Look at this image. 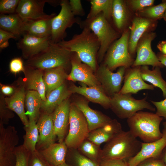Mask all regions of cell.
<instances>
[{
    "mask_svg": "<svg viewBox=\"0 0 166 166\" xmlns=\"http://www.w3.org/2000/svg\"><path fill=\"white\" fill-rule=\"evenodd\" d=\"M80 26L82 29L81 33L74 35L69 40H64L57 44L71 52L76 53L83 63L89 66L96 73L98 67L97 58L100 42L88 26Z\"/></svg>",
    "mask_w": 166,
    "mask_h": 166,
    "instance_id": "cell-1",
    "label": "cell"
},
{
    "mask_svg": "<svg viewBox=\"0 0 166 166\" xmlns=\"http://www.w3.org/2000/svg\"><path fill=\"white\" fill-rule=\"evenodd\" d=\"M163 118L156 114L148 112L140 111L127 119L129 130L136 138L143 142L148 143L157 140L163 135L160 130V125Z\"/></svg>",
    "mask_w": 166,
    "mask_h": 166,
    "instance_id": "cell-2",
    "label": "cell"
},
{
    "mask_svg": "<svg viewBox=\"0 0 166 166\" xmlns=\"http://www.w3.org/2000/svg\"><path fill=\"white\" fill-rule=\"evenodd\" d=\"M141 145V142L129 131L123 130L106 143L102 149L101 162L113 159L128 160L139 152Z\"/></svg>",
    "mask_w": 166,
    "mask_h": 166,
    "instance_id": "cell-3",
    "label": "cell"
},
{
    "mask_svg": "<svg viewBox=\"0 0 166 166\" xmlns=\"http://www.w3.org/2000/svg\"><path fill=\"white\" fill-rule=\"evenodd\" d=\"M73 52L57 44H50L45 51L30 59V67L42 70L61 67L65 69L71 67Z\"/></svg>",
    "mask_w": 166,
    "mask_h": 166,
    "instance_id": "cell-4",
    "label": "cell"
},
{
    "mask_svg": "<svg viewBox=\"0 0 166 166\" xmlns=\"http://www.w3.org/2000/svg\"><path fill=\"white\" fill-rule=\"evenodd\" d=\"M81 25L88 26L97 37L100 43L97 61L101 63L109 47L117 38V33L102 13L91 19L81 21L79 25Z\"/></svg>",
    "mask_w": 166,
    "mask_h": 166,
    "instance_id": "cell-5",
    "label": "cell"
},
{
    "mask_svg": "<svg viewBox=\"0 0 166 166\" xmlns=\"http://www.w3.org/2000/svg\"><path fill=\"white\" fill-rule=\"evenodd\" d=\"M131 95L118 93L110 98V108L118 117L128 119L144 109L155 111V108L146 101L147 97L137 100Z\"/></svg>",
    "mask_w": 166,
    "mask_h": 166,
    "instance_id": "cell-6",
    "label": "cell"
},
{
    "mask_svg": "<svg viewBox=\"0 0 166 166\" xmlns=\"http://www.w3.org/2000/svg\"><path fill=\"white\" fill-rule=\"evenodd\" d=\"M129 35L128 31L124 30L121 37L111 44L106 53L103 64L112 71L121 66L128 68L134 62L128 50Z\"/></svg>",
    "mask_w": 166,
    "mask_h": 166,
    "instance_id": "cell-7",
    "label": "cell"
},
{
    "mask_svg": "<svg viewBox=\"0 0 166 166\" xmlns=\"http://www.w3.org/2000/svg\"><path fill=\"white\" fill-rule=\"evenodd\" d=\"M89 132L84 115L73 102L71 103L69 131L64 140L68 148L77 149L87 139Z\"/></svg>",
    "mask_w": 166,
    "mask_h": 166,
    "instance_id": "cell-8",
    "label": "cell"
},
{
    "mask_svg": "<svg viewBox=\"0 0 166 166\" xmlns=\"http://www.w3.org/2000/svg\"><path fill=\"white\" fill-rule=\"evenodd\" d=\"M60 6V12L52 21L50 41L52 44H57L64 40L66 36V29L75 23L79 25L81 22L72 13L69 1L61 0Z\"/></svg>",
    "mask_w": 166,
    "mask_h": 166,
    "instance_id": "cell-9",
    "label": "cell"
},
{
    "mask_svg": "<svg viewBox=\"0 0 166 166\" xmlns=\"http://www.w3.org/2000/svg\"><path fill=\"white\" fill-rule=\"evenodd\" d=\"M19 140L15 127L0 123V166H15V150Z\"/></svg>",
    "mask_w": 166,
    "mask_h": 166,
    "instance_id": "cell-10",
    "label": "cell"
},
{
    "mask_svg": "<svg viewBox=\"0 0 166 166\" xmlns=\"http://www.w3.org/2000/svg\"><path fill=\"white\" fill-rule=\"evenodd\" d=\"M126 69L120 67L114 73L103 63L98 66L95 75L105 93L110 98L120 92Z\"/></svg>",
    "mask_w": 166,
    "mask_h": 166,
    "instance_id": "cell-11",
    "label": "cell"
},
{
    "mask_svg": "<svg viewBox=\"0 0 166 166\" xmlns=\"http://www.w3.org/2000/svg\"><path fill=\"white\" fill-rule=\"evenodd\" d=\"M71 63V70L67 80L80 81L89 87L101 86L92 68L83 63L75 53L73 52Z\"/></svg>",
    "mask_w": 166,
    "mask_h": 166,
    "instance_id": "cell-12",
    "label": "cell"
},
{
    "mask_svg": "<svg viewBox=\"0 0 166 166\" xmlns=\"http://www.w3.org/2000/svg\"><path fill=\"white\" fill-rule=\"evenodd\" d=\"M155 36L154 33L147 34L139 41L136 50V57L132 67L148 65L155 67H164L151 47V42Z\"/></svg>",
    "mask_w": 166,
    "mask_h": 166,
    "instance_id": "cell-13",
    "label": "cell"
},
{
    "mask_svg": "<svg viewBox=\"0 0 166 166\" xmlns=\"http://www.w3.org/2000/svg\"><path fill=\"white\" fill-rule=\"evenodd\" d=\"M163 136L156 141L148 142H141V148L134 157L128 160V166H137L144 160L150 158H157L160 156L166 147V129L164 128Z\"/></svg>",
    "mask_w": 166,
    "mask_h": 166,
    "instance_id": "cell-14",
    "label": "cell"
},
{
    "mask_svg": "<svg viewBox=\"0 0 166 166\" xmlns=\"http://www.w3.org/2000/svg\"><path fill=\"white\" fill-rule=\"evenodd\" d=\"M39 138L36 149L40 151L55 143L57 140L52 118V113L42 112L37 122Z\"/></svg>",
    "mask_w": 166,
    "mask_h": 166,
    "instance_id": "cell-15",
    "label": "cell"
},
{
    "mask_svg": "<svg viewBox=\"0 0 166 166\" xmlns=\"http://www.w3.org/2000/svg\"><path fill=\"white\" fill-rule=\"evenodd\" d=\"M50 44V37L40 38L25 34L17 45L23 56L30 59L46 50Z\"/></svg>",
    "mask_w": 166,
    "mask_h": 166,
    "instance_id": "cell-16",
    "label": "cell"
},
{
    "mask_svg": "<svg viewBox=\"0 0 166 166\" xmlns=\"http://www.w3.org/2000/svg\"><path fill=\"white\" fill-rule=\"evenodd\" d=\"M71 103L69 98L64 101L52 113L58 142L64 141L68 133Z\"/></svg>",
    "mask_w": 166,
    "mask_h": 166,
    "instance_id": "cell-17",
    "label": "cell"
},
{
    "mask_svg": "<svg viewBox=\"0 0 166 166\" xmlns=\"http://www.w3.org/2000/svg\"><path fill=\"white\" fill-rule=\"evenodd\" d=\"M141 66L126 68L124 77V83L119 93L136 94L144 90H153L155 87L146 83L142 79L140 73Z\"/></svg>",
    "mask_w": 166,
    "mask_h": 166,
    "instance_id": "cell-18",
    "label": "cell"
},
{
    "mask_svg": "<svg viewBox=\"0 0 166 166\" xmlns=\"http://www.w3.org/2000/svg\"><path fill=\"white\" fill-rule=\"evenodd\" d=\"M85 98H78L73 102L82 112L87 121L89 132L101 127L111 121L110 117L91 109Z\"/></svg>",
    "mask_w": 166,
    "mask_h": 166,
    "instance_id": "cell-19",
    "label": "cell"
},
{
    "mask_svg": "<svg viewBox=\"0 0 166 166\" xmlns=\"http://www.w3.org/2000/svg\"><path fill=\"white\" fill-rule=\"evenodd\" d=\"M82 84L78 86L72 84L69 89L72 93L81 95L89 101L98 104L105 109L110 108V98L106 94L101 86L89 87Z\"/></svg>",
    "mask_w": 166,
    "mask_h": 166,
    "instance_id": "cell-20",
    "label": "cell"
},
{
    "mask_svg": "<svg viewBox=\"0 0 166 166\" xmlns=\"http://www.w3.org/2000/svg\"><path fill=\"white\" fill-rule=\"evenodd\" d=\"M56 15L53 13L42 18L23 20V35L25 34L40 38L50 37L52 21Z\"/></svg>",
    "mask_w": 166,
    "mask_h": 166,
    "instance_id": "cell-21",
    "label": "cell"
},
{
    "mask_svg": "<svg viewBox=\"0 0 166 166\" xmlns=\"http://www.w3.org/2000/svg\"><path fill=\"white\" fill-rule=\"evenodd\" d=\"M46 0H20L16 13L23 20L42 18L48 15L44 11Z\"/></svg>",
    "mask_w": 166,
    "mask_h": 166,
    "instance_id": "cell-22",
    "label": "cell"
},
{
    "mask_svg": "<svg viewBox=\"0 0 166 166\" xmlns=\"http://www.w3.org/2000/svg\"><path fill=\"white\" fill-rule=\"evenodd\" d=\"M122 131L120 123L116 119H112L104 126L90 132L87 139L100 146L111 140Z\"/></svg>",
    "mask_w": 166,
    "mask_h": 166,
    "instance_id": "cell-23",
    "label": "cell"
},
{
    "mask_svg": "<svg viewBox=\"0 0 166 166\" xmlns=\"http://www.w3.org/2000/svg\"><path fill=\"white\" fill-rule=\"evenodd\" d=\"M72 93L65 84L51 91L42 102L41 109L42 112L51 114L64 101L69 98Z\"/></svg>",
    "mask_w": 166,
    "mask_h": 166,
    "instance_id": "cell-24",
    "label": "cell"
},
{
    "mask_svg": "<svg viewBox=\"0 0 166 166\" xmlns=\"http://www.w3.org/2000/svg\"><path fill=\"white\" fill-rule=\"evenodd\" d=\"M152 20L137 17L132 21L128 40V50L130 54L134 53L140 39L152 25Z\"/></svg>",
    "mask_w": 166,
    "mask_h": 166,
    "instance_id": "cell-25",
    "label": "cell"
},
{
    "mask_svg": "<svg viewBox=\"0 0 166 166\" xmlns=\"http://www.w3.org/2000/svg\"><path fill=\"white\" fill-rule=\"evenodd\" d=\"M26 93L24 87L17 90L10 97L5 99L7 107L16 113L24 126H27L29 121L25 111Z\"/></svg>",
    "mask_w": 166,
    "mask_h": 166,
    "instance_id": "cell-26",
    "label": "cell"
},
{
    "mask_svg": "<svg viewBox=\"0 0 166 166\" xmlns=\"http://www.w3.org/2000/svg\"><path fill=\"white\" fill-rule=\"evenodd\" d=\"M68 149L64 141L61 143H55L39 151L51 164L53 166H58L65 162Z\"/></svg>",
    "mask_w": 166,
    "mask_h": 166,
    "instance_id": "cell-27",
    "label": "cell"
},
{
    "mask_svg": "<svg viewBox=\"0 0 166 166\" xmlns=\"http://www.w3.org/2000/svg\"><path fill=\"white\" fill-rule=\"evenodd\" d=\"M43 79L46 88V97L53 90L64 83L68 75L61 67L45 70Z\"/></svg>",
    "mask_w": 166,
    "mask_h": 166,
    "instance_id": "cell-28",
    "label": "cell"
},
{
    "mask_svg": "<svg viewBox=\"0 0 166 166\" xmlns=\"http://www.w3.org/2000/svg\"><path fill=\"white\" fill-rule=\"evenodd\" d=\"M42 99L36 91L29 90L26 95L25 107L26 114L29 122H37L40 115Z\"/></svg>",
    "mask_w": 166,
    "mask_h": 166,
    "instance_id": "cell-29",
    "label": "cell"
},
{
    "mask_svg": "<svg viewBox=\"0 0 166 166\" xmlns=\"http://www.w3.org/2000/svg\"><path fill=\"white\" fill-rule=\"evenodd\" d=\"M24 20L17 13L0 14V29L14 34L17 38L22 35Z\"/></svg>",
    "mask_w": 166,
    "mask_h": 166,
    "instance_id": "cell-30",
    "label": "cell"
},
{
    "mask_svg": "<svg viewBox=\"0 0 166 166\" xmlns=\"http://www.w3.org/2000/svg\"><path fill=\"white\" fill-rule=\"evenodd\" d=\"M160 68L157 67L153 70H150L148 65H143L140 67L141 75L144 81L148 82L155 87L160 89L163 97L165 98L166 97V81L162 77Z\"/></svg>",
    "mask_w": 166,
    "mask_h": 166,
    "instance_id": "cell-31",
    "label": "cell"
},
{
    "mask_svg": "<svg viewBox=\"0 0 166 166\" xmlns=\"http://www.w3.org/2000/svg\"><path fill=\"white\" fill-rule=\"evenodd\" d=\"M42 70L35 69L29 71L26 80L27 88L29 90L37 91L42 101L46 98V88L43 79Z\"/></svg>",
    "mask_w": 166,
    "mask_h": 166,
    "instance_id": "cell-32",
    "label": "cell"
},
{
    "mask_svg": "<svg viewBox=\"0 0 166 166\" xmlns=\"http://www.w3.org/2000/svg\"><path fill=\"white\" fill-rule=\"evenodd\" d=\"M90 11L86 19H91L99 14L102 13L109 20L112 18L113 0H91Z\"/></svg>",
    "mask_w": 166,
    "mask_h": 166,
    "instance_id": "cell-33",
    "label": "cell"
},
{
    "mask_svg": "<svg viewBox=\"0 0 166 166\" xmlns=\"http://www.w3.org/2000/svg\"><path fill=\"white\" fill-rule=\"evenodd\" d=\"M25 134L23 136L24 141L22 144L24 147L32 152L35 151L36 146L39 138V132L35 121L29 122L28 125L24 127Z\"/></svg>",
    "mask_w": 166,
    "mask_h": 166,
    "instance_id": "cell-34",
    "label": "cell"
},
{
    "mask_svg": "<svg viewBox=\"0 0 166 166\" xmlns=\"http://www.w3.org/2000/svg\"><path fill=\"white\" fill-rule=\"evenodd\" d=\"M65 162L70 166H100L81 153L76 148H68Z\"/></svg>",
    "mask_w": 166,
    "mask_h": 166,
    "instance_id": "cell-35",
    "label": "cell"
},
{
    "mask_svg": "<svg viewBox=\"0 0 166 166\" xmlns=\"http://www.w3.org/2000/svg\"><path fill=\"white\" fill-rule=\"evenodd\" d=\"M117 29L121 30L124 27L127 20V14L124 2L113 0L112 18Z\"/></svg>",
    "mask_w": 166,
    "mask_h": 166,
    "instance_id": "cell-36",
    "label": "cell"
},
{
    "mask_svg": "<svg viewBox=\"0 0 166 166\" xmlns=\"http://www.w3.org/2000/svg\"><path fill=\"white\" fill-rule=\"evenodd\" d=\"M77 149L85 156L100 164L102 149L100 146L87 139L82 142Z\"/></svg>",
    "mask_w": 166,
    "mask_h": 166,
    "instance_id": "cell-37",
    "label": "cell"
},
{
    "mask_svg": "<svg viewBox=\"0 0 166 166\" xmlns=\"http://www.w3.org/2000/svg\"><path fill=\"white\" fill-rule=\"evenodd\" d=\"M166 10V1L154 6H150L140 11V14L145 18L157 20L163 18Z\"/></svg>",
    "mask_w": 166,
    "mask_h": 166,
    "instance_id": "cell-38",
    "label": "cell"
},
{
    "mask_svg": "<svg viewBox=\"0 0 166 166\" xmlns=\"http://www.w3.org/2000/svg\"><path fill=\"white\" fill-rule=\"evenodd\" d=\"M15 153L16 158L15 166H29V159L30 152L23 145L16 147Z\"/></svg>",
    "mask_w": 166,
    "mask_h": 166,
    "instance_id": "cell-39",
    "label": "cell"
},
{
    "mask_svg": "<svg viewBox=\"0 0 166 166\" xmlns=\"http://www.w3.org/2000/svg\"><path fill=\"white\" fill-rule=\"evenodd\" d=\"M20 0H0V14H11L16 13Z\"/></svg>",
    "mask_w": 166,
    "mask_h": 166,
    "instance_id": "cell-40",
    "label": "cell"
},
{
    "mask_svg": "<svg viewBox=\"0 0 166 166\" xmlns=\"http://www.w3.org/2000/svg\"><path fill=\"white\" fill-rule=\"evenodd\" d=\"M29 166H53L36 150L30 152L29 159Z\"/></svg>",
    "mask_w": 166,
    "mask_h": 166,
    "instance_id": "cell-41",
    "label": "cell"
},
{
    "mask_svg": "<svg viewBox=\"0 0 166 166\" xmlns=\"http://www.w3.org/2000/svg\"><path fill=\"white\" fill-rule=\"evenodd\" d=\"M150 101L156 109V114L165 120V121L163 123V125L164 128L166 129V97L160 101Z\"/></svg>",
    "mask_w": 166,
    "mask_h": 166,
    "instance_id": "cell-42",
    "label": "cell"
},
{
    "mask_svg": "<svg viewBox=\"0 0 166 166\" xmlns=\"http://www.w3.org/2000/svg\"><path fill=\"white\" fill-rule=\"evenodd\" d=\"M154 0H133L130 1L131 7L134 10L141 11L147 7L153 4Z\"/></svg>",
    "mask_w": 166,
    "mask_h": 166,
    "instance_id": "cell-43",
    "label": "cell"
},
{
    "mask_svg": "<svg viewBox=\"0 0 166 166\" xmlns=\"http://www.w3.org/2000/svg\"><path fill=\"white\" fill-rule=\"evenodd\" d=\"M69 3L71 11L75 16H83L85 12L80 0H70Z\"/></svg>",
    "mask_w": 166,
    "mask_h": 166,
    "instance_id": "cell-44",
    "label": "cell"
},
{
    "mask_svg": "<svg viewBox=\"0 0 166 166\" xmlns=\"http://www.w3.org/2000/svg\"><path fill=\"white\" fill-rule=\"evenodd\" d=\"M9 68L11 72L15 74L25 71L22 61L19 57H16L11 60L9 64Z\"/></svg>",
    "mask_w": 166,
    "mask_h": 166,
    "instance_id": "cell-45",
    "label": "cell"
},
{
    "mask_svg": "<svg viewBox=\"0 0 166 166\" xmlns=\"http://www.w3.org/2000/svg\"><path fill=\"white\" fill-rule=\"evenodd\" d=\"M17 39L13 34L0 29V49H2L9 45V40L10 39Z\"/></svg>",
    "mask_w": 166,
    "mask_h": 166,
    "instance_id": "cell-46",
    "label": "cell"
},
{
    "mask_svg": "<svg viewBox=\"0 0 166 166\" xmlns=\"http://www.w3.org/2000/svg\"><path fill=\"white\" fill-rule=\"evenodd\" d=\"M11 111L7 107L5 103L1 104L0 123L3 124L8 123L9 119L13 118L14 116Z\"/></svg>",
    "mask_w": 166,
    "mask_h": 166,
    "instance_id": "cell-47",
    "label": "cell"
},
{
    "mask_svg": "<svg viewBox=\"0 0 166 166\" xmlns=\"http://www.w3.org/2000/svg\"><path fill=\"white\" fill-rule=\"evenodd\" d=\"M156 158L147 159L139 164L137 166H166L162 159Z\"/></svg>",
    "mask_w": 166,
    "mask_h": 166,
    "instance_id": "cell-48",
    "label": "cell"
},
{
    "mask_svg": "<svg viewBox=\"0 0 166 166\" xmlns=\"http://www.w3.org/2000/svg\"><path fill=\"white\" fill-rule=\"evenodd\" d=\"M100 166H128L125 160L113 159L105 160L100 163Z\"/></svg>",
    "mask_w": 166,
    "mask_h": 166,
    "instance_id": "cell-49",
    "label": "cell"
},
{
    "mask_svg": "<svg viewBox=\"0 0 166 166\" xmlns=\"http://www.w3.org/2000/svg\"><path fill=\"white\" fill-rule=\"evenodd\" d=\"M1 90L4 94L10 95L14 93V88L11 86L8 85H3L2 86Z\"/></svg>",
    "mask_w": 166,
    "mask_h": 166,
    "instance_id": "cell-50",
    "label": "cell"
},
{
    "mask_svg": "<svg viewBox=\"0 0 166 166\" xmlns=\"http://www.w3.org/2000/svg\"><path fill=\"white\" fill-rule=\"evenodd\" d=\"M157 47L161 53L166 55V41H163L160 42L157 45Z\"/></svg>",
    "mask_w": 166,
    "mask_h": 166,
    "instance_id": "cell-51",
    "label": "cell"
},
{
    "mask_svg": "<svg viewBox=\"0 0 166 166\" xmlns=\"http://www.w3.org/2000/svg\"><path fill=\"white\" fill-rule=\"evenodd\" d=\"M157 57L161 63L166 67V56L160 53L158 54Z\"/></svg>",
    "mask_w": 166,
    "mask_h": 166,
    "instance_id": "cell-52",
    "label": "cell"
},
{
    "mask_svg": "<svg viewBox=\"0 0 166 166\" xmlns=\"http://www.w3.org/2000/svg\"><path fill=\"white\" fill-rule=\"evenodd\" d=\"M161 156L162 157V160L166 164V147L163 150Z\"/></svg>",
    "mask_w": 166,
    "mask_h": 166,
    "instance_id": "cell-53",
    "label": "cell"
},
{
    "mask_svg": "<svg viewBox=\"0 0 166 166\" xmlns=\"http://www.w3.org/2000/svg\"><path fill=\"white\" fill-rule=\"evenodd\" d=\"M58 166H70L69 165L67 164L66 162Z\"/></svg>",
    "mask_w": 166,
    "mask_h": 166,
    "instance_id": "cell-54",
    "label": "cell"
},
{
    "mask_svg": "<svg viewBox=\"0 0 166 166\" xmlns=\"http://www.w3.org/2000/svg\"><path fill=\"white\" fill-rule=\"evenodd\" d=\"M163 18L164 20L166 21V10L164 13Z\"/></svg>",
    "mask_w": 166,
    "mask_h": 166,
    "instance_id": "cell-55",
    "label": "cell"
},
{
    "mask_svg": "<svg viewBox=\"0 0 166 166\" xmlns=\"http://www.w3.org/2000/svg\"><path fill=\"white\" fill-rule=\"evenodd\" d=\"M165 56H166V55H165Z\"/></svg>",
    "mask_w": 166,
    "mask_h": 166,
    "instance_id": "cell-56",
    "label": "cell"
}]
</instances>
